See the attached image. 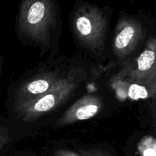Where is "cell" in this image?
I'll list each match as a JSON object with an SVG mask.
<instances>
[{
    "instance_id": "cell-9",
    "label": "cell",
    "mask_w": 156,
    "mask_h": 156,
    "mask_svg": "<svg viewBox=\"0 0 156 156\" xmlns=\"http://www.w3.org/2000/svg\"><path fill=\"white\" fill-rule=\"evenodd\" d=\"M142 156H156V140L152 136L144 137L138 146Z\"/></svg>"
},
{
    "instance_id": "cell-6",
    "label": "cell",
    "mask_w": 156,
    "mask_h": 156,
    "mask_svg": "<svg viewBox=\"0 0 156 156\" xmlns=\"http://www.w3.org/2000/svg\"><path fill=\"white\" fill-rule=\"evenodd\" d=\"M62 76L57 71L39 73L21 84L15 96V106L31 101L50 90Z\"/></svg>"
},
{
    "instance_id": "cell-3",
    "label": "cell",
    "mask_w": 156,
    "mask_h": 156,
    "mask_svg": "<svg viewBox=\"0 0 156 156\" xmlns=\"http://www.w3.org/2000/svg\"><path fill=\"white\" fill-rule=\"evenodd\" d=\"M78 86L79 82L73 73L62 76L47 92L33 100L15 106L17 115L24 121H34L66 101Z\"/></svg>"
},
{
    "instance_id": "cell-4",
    "label": "cell",
    "mask_w": 156,
    "mask_h": 156,
    "mask_svg": "<svg viewBox=\"0 0 156 156\" xmlns=\"http://www.w3.org/2000/svg\"><path fill=\"white\" fill-rule=\"evenodd\" d=\"M126 82L147 88L156 95V34L149 38L143 51L124 70Z\"/></svg>"
},
{
    "instance_id": "cell-5",
    "label": "cell",
    "mask_w": 156,
    "mask_h": 156,
    "mask_svg": "<svg viewBox=\"0 0 156 156\" xmlns=\"http://www.w3.org/2000/svg\"><path fill=\"white\" fill-rule=\"evenodd\" d=\"M145 27L141 20L135 15L123 13L120 15L113 41V53L123 60L132 54L143 38Z\"/></svg>"
},
{
    "instance_id": "cell-10",
    "label": "cell",
    "mask_w": 156,
    "mask_h": 156,
    "mask_svg": "<svg viewBox=\"0 0 156 156\" xmlns=\"http://www.w3.org/2000/svg\"><path fill=\"white\" fill-rule=\"evenodd\" d=\"M10 140V134L6 128L0 126V150L9 143Z\"/></svg>"
},
{
    "instance_id": "cell-2",
    "label": "cell",
    "mask_w": 156,
    "mask_h": 156,
    "mask_svg": "<svg viewBox=\"0 0 156 156\" xmlns=\"http://www.w3.org/2000/svg\"><path fill=\"white\" fill-rule=\"evenodd\" d=\"M109 6L100 7L95 3L76 0L70 15V24L78 41L94 53L105 47L111 20Z\"/></svg>"
},
{
    "instance_id": "cell-11",
    "label": "cell",
    "mask_w": 156,
    "mask_h": 156,
    "mask_svg": "<svg viewBox=\"0 0 156 156\" xmlns=\"http://www.w3.org/2000/svg\"><path fill=\"white\" fill-rule=\"evenodd\" d=\"M56 156H82L76 152L73 151L67 150V149H59L55 152Z\"/></svg>"
},
{
    "instance_id": "cell-1",
    "label": "cell",
    "mask_w": 156,
    "mask_h": 156,
    "mask_svg": "<svg viewBox=\"0 0 156 156\" xmlns=\"http://www.w3.org/2000/svg\"><path fill=\"white\" fill-rule=\"evenodd\" d=\"M59 21L60 8L57 0H20L17 30L28 42L47 48Z\"/></svg>"
},
{
    "instance_id": "cell-8",
    "label": "cell",
    "mask_w": 156,
    "mask_h": 156,
    "mask_svg": "<svg viewBox=\"0 0 156 156\" xmlns=\"http://www.w3.org/2000/svg\"><path fill=\"white\" fill-rule=\"evenodd\" d=\"M126 85H128V88L126 91V93L128 97L130 98L131 99L138 100V99L154 98L151 91L145 86L128 82H126Z\"/></svg>"
},
{
    "instance_id": "cell-7",
    "label": "cell",
    "mask_w": 156,
    "mask_h": 156,
    "mask_svg": "<svg viewBox=\"0 0 156 156\" xmlns=\"http://www.w3.org/2000/svg\"><path fill=\"white\" fill-rule=\"evenodd\" d=\"M102 100L94 94H86L73 104L62 117L58 119L55 126L58 127L92 118L101 109Z\"/></svg>"
}]
</instances>
